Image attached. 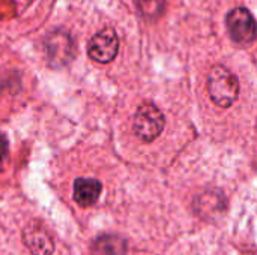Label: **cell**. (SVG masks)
Masks as SVG:
<instances>
[{"instance_id":"1","label":"cell","mask_w":257,"mask_h":255,"mask_svg":"<svg viewBox=\"0 0 257 255\" xmlns=\"http://www.w3.org/2000/svg\"><path fill=\"white\" fill-rule=\"evenodd\" d=\"M208 92L215 105L229 108L238 99L239 81L226 66L215 65L208 75Z\"/></svg>"},{"instance_id":"2","label":"cell","mask_w":257,"mask_h":255,"mask_svg":"<svg viewBox=\"0 0 257 255\" xmlns=\"http://www.w3.org/2000/svg\"><path fill=\"white\" fill-rule=\"evenodd\" d=\"M164 125L166 119L161 110L154 104H143L136 111L133 129L142 141L151 143L157 137H160L164 129Z\"/></svg>"},{"instance_id":"3","label":"cell","mask_w":257,"mask_h":255,"mask_svg":"<svg viewBox=\"0 0 257 255\" xmlns=\"http://www.w3.org/2000/svg\"><path fill=\"white\" fill-rule=\"evenodd\" d=\"M232 41L241 47H248L257 39V23L247 8H235L226 18Z\"/></svg>"},{"instance_id":"4","label":"cell","mask_w":257,"mask_h":255,"mask_svg":"<svg viewBox=\"0 0 257 255\" xmlns=\"http://www.w3.org/2000/svg\"><path fill=\"white\" fill-rule=\"evenodd\" d=\"M119 50V39L113 29L98 32L87 45V53L92 60L98 63H110Z\"/></svg>"},{"instance_id":"5","label":"cell","mask_w":257,"mask_h":255,"mask_svg":"<svg viewBox=\"0 0 257 255\" xmlns=\"http://www.w3.org/2000/svg\"><path fill=\"white\" fill-rule=\"evenodd\" d=\"M23 240L33 255H51L54 251V242L50 233L38 222H30L23 230Z\"/></svg>"},{"instance_id":"6","label":"cell","mask_w":257,"mask_h":255,"mask_svg":"<svg viewBox=\"0 0 257 255\" xmlns=\"http://www.w3.org/2000/svg\"><path fill=\"white\" fill-rule=\"evenodd\" d=\"M102 191V185L95 179H77L74 182V200L81 207L93 206Z\"/></svg>"},{"instance_id":"7","label":"cell","mask_w":257,"mask_h":255,"mask_svg":"<svg viewBox=\"0 0 257 255\" xmlns=\"http://www.w3.org/2000/svg\"><path fill=\"white\" fill-rule=\"evenodd\" d=\"M126 243L117 236H101L93 245V255H125Z\"/></svg>"},{"instance_id":"8","label":"cell","mask_w":257,"mask_h":255,"mask_svg":"<svg viewBox=\"0 0 257 255\" xmlns=\"http://www.w3.org/2000/svg\"><path fill=\"white\" fill-rule=\"evenodd\" d=\"M167 0H136V5L140 14L148 20H157L166 6Z\"/></svg>"},{"instance_id":"9","label":"cell","mask_w":257,"mask_h":255,"mask_svg":"<svg viewBox=\"0 0 257 255\" xmlns=\"http://www.w3.org/2000/svg\"><path fill=\"white\" fill-rule=\"evenodd\" d=\"M8 146H9V143H8L6 135L0 132V170L3 167V161H5V158L8 155Z\"/></svg>"}]
</instances>
